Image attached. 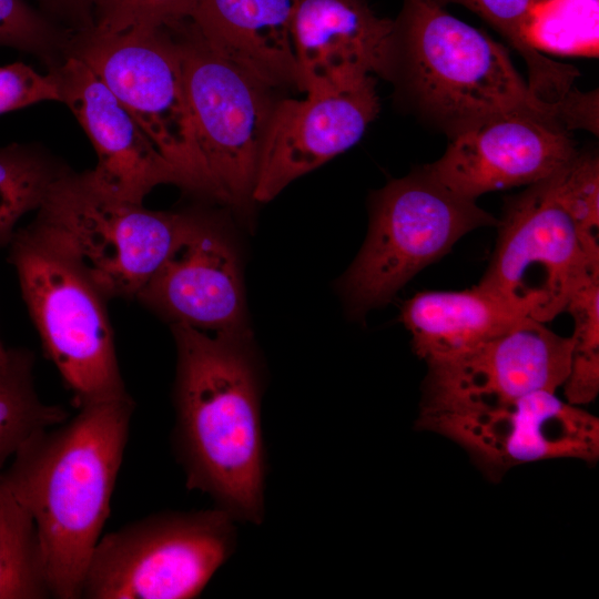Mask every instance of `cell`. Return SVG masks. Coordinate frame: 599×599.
Segmentation results:
<instances>
[{
  "instance_id": "obj_24",
  "label": "cell",
  "mask_w": 599,
  "mask_h": 599,
  "mask_svg": "<svg viewBox=\"0 0 599 599\" xmlns=\"http://www.w3.org/2000/svg\"><path fill=\"white\" fill-rule=\"evenodd\" d=\"M565 311L572 316L575 327L564 395L568 403L581 406L599 392V276L578 287Z\"/></svg>"
},
{
  "instance_id": "obj_3",
  "label": "cell",
  "mask_w": 599,
  "mask_h": 599,
  "mask_svg": "<svg viewBox=\"0 0 599 599\" xmlns=\"http://www.w3.org/2000/svg\"><path fill=\"white\" fill-rule=\"evenodd\" d=\"M77 409L28 438L0 471L35 524L51 597L58 599L80 598L110 514L134 402L128 394Z\"/></svg>"
},
{
  "instance_id": "obj_2",
  "label": "cell",
  "mask_w": 599,
  "mask_h": 599,
  "mask_svg": "<svg viewBox=\"0 0 599 599\" xmlns=\"http://www.w3.org/2000/svg\"><path fill=\"white\" fill-rule=\"evenodd\" d=\"M171 326L177 353L173 446L186 487L209 495L235 521L258 525L267 467L248 334Z\"/></svg>"
},
{
  "instance_id": "obj_11",
  "label": "cell",
  "mask_w": 599,
  "mask_h": 599,
  "mask_svg": "<svg viewBox=\"0 0 599 599\" xmlns=\"http://www.w3.org/2000/svg\"><path fill=\"white\" fill-rule=\"evenodd\" d=\"M417 426L459 444L493 480L526 463L599 457V419L549 390L481 408L420 410Z\"/></svg>"
},
{
  "instance_id": "obj_23",
  "label": "cell",
  "mask_w": 599,
  "mask_h": 599,
  "mask_svg": "<svg viewBox=\"0 0 599 599\" xmlns=\"http://www.w3.org/2000/svg\"><path fill=\"white\" fill-rule=\"evenodd\" d=\"M68 170L32 144L0 149V248L9 246L21 217L42 205Z\"/></svg>"
},
{
  "instance_id": "obj_6",
  "label": "cell",
  "mask_w": 599,
  "mask_h": 599,
  "mask_svg": "<svg viewBox=\"0 0 599 599\" xmlns=\"http://www.w3.org/2000/svg\"><path fill=\"white\" fill-rule=\"evenodd\" d=\"M8 250L43 351L73 405L128 395L103 294L29 225L17 230Z\"/></svg>"
},
{
  "instance_id": "obj_27",
  "label": "cell",
  "mask_w": 599,
  "mask_h": 599,
  "mask_svg": "<svg viewBox=\"0 0 599 599\" xmlns=\"http://www.w3.org/2000/svg\"><path fill=\"white\" fill-rule=\"evenodd\" d=\"M195 0H95V29L173 28L191 20Z\"/></svg>"
},
{
  "instance_id": "obj_16",
  "label": "cell",
  "mask_w": 599,
  "mask_h": 599,
  "mask_svg": "<svg viewBox=\"0 0 599 599\" xmlns=\"http://www.w3.org/2000/svg\"><path fill=\"white\" fill-rule=\"evenodd\" d=\"M135 300L171 325L215 333L246 332L234 248L217 222L204 213Z\"/></svg>"
},
{
  "instance_id": "obj_1",
  "label": "cell",
  "mask_w": 599,
  "mask_h": 599,
  "mask_svg": "<svg viewBox=\"0 0 599 599\" xmlns=\"http://www.w3.org/2000/svg\"><path fill=\"white\" fill-rule=\"evenodd\" d=\"M385 80L396 101L449 140L488 120L524 114L597 132V93L538 98L506 48L430 0H403Z\"/></svg>"
},
{
  "instance_id": "obj_21",
  "label": "cell",
  "mask_w": 599,
  "mask_h": 599,
  "mask_svg": "<svg viewBox=\"0 0 599 599\" xmlns=\"http://www.w3.org/2000/svg\"><path fill=\"white\" fill-rule=\"evenodd\" d=\"M34 354L24 347L8 348L0 363V471L19 447L39 430L69 418L58 405L47 404L34 386Z\"/></svg>"
},
{
  "instance_id": "obj_10",
  "label": "cell",
  "mask_w": 599,
  "mask_h": 599,
  "mask_svg": "<svg viewBox=\"0 0 599 599\" xmlns=\"http://www.w3.org/2000/svg\"><path fill=\"white\" fill-rule=\"evenodd\" d=\"M497 225L495 252L478 285L517 314L548 322L599 276V245L561 202L555 173L508 199Z\"/></svg>"
},
{
  "instance_id": "obj_8",
  "label": "cell",
  "mask_w": 599,
  "mask_h": 599,
  "mask_svg": "<svg viewBox=\"0 0 599 599\" xmlns=\"http://www.w3.org/2000/svg\"><path fill=\"white\" fill-rule=\"evenodd\" d=\"M171 29L195 142L216 201L247 213L278 90L214 50L191 20Z\"/></svg>"
},
{
  "instance_id": "obj_9",
  "label": "cell",
  "mask_w": 599,
  "mask_h": 599,
  "mask_svg": "<svg viewBox=\"0 0 599 599\" xmlns=\"http://www.w3.org/2000/svg\"><path fill=\"white\" fill-rule=\"evenodd\" d=\"M65 57L82 61L109 88L181 173L189 192L216 201L195 142L171 28L73 32Z\"/></svg>"
},
{
  "instance_id": "obj_17",
  "label": "cell",
  "mask_w": 599,
  "mask_h": 599,
  "mask_svg": "<svg viewBox=\"0 0 599 599\" xmlns=\"http://www.w3.org/2000/svg\"><path fill=\"white\" fill-rule=\"evenodd\" d=\"M392 30L393 19L377 16L366 0H295L292 40L301 91L385 79Z\"/></svg>"
},
{
  "instance_id": "obj_18",
  "label": "cell",
  "mask_w": 599,
  "mask_h": 599,
  "mask_svg": "<svg viewBox=\"0 0 599 599\" xmlns=\"http://www.w3.org/2000/svg\"><path fill=\"white\" fill-rule=\"evenodd\" d=\"M295 0H195L192 23L219 53L275 88L301 91L292 40Z\"/></svg>"
},
{
  "instance_id": "obj_13",
  "label": "cell",
  "mask_w": 599,
  "mask_h": 599,
  "mask_svg": "<svg viewBox=\"0 0 599 599\" xmlns=\"http://www.w3.org/2000/svg\"><path fill=\"white\" fill-rule=\"evenodd\" d=\"M377 78L280 98L263 143L254 202H268L297 177L355 145L377 116Z\"/></svg>"
},
{
  "instance_id": "obj_29",
  "label": "cell",
  "mask_w": 599,
  "mask_h": 599,
  "mask_svg": "<svg viewBox=\"0 0 599 599\" xmlns=\"http://www.w3.org/2000/svg\"><path fill=\"white\" fill-rule=\"evenodd\" d=\"M71 32L90 30L95 22V0H39Z\"/></svg>"
},
{
  "instance_id": "obj_15",
  "label": "cell",
  "mask_w": 599,
  "mask_h": 599,
  "mask_svg": "<svg viewBox=\"0 0 599 599\" xmlns=\"http://www.w3.org/2000/svg\"><path fill=\"white\" fill-rule=\"evenodd\" d=\"M577 153L570 130L562 124L511 114L458 134L444 154L427 165L449 190L476 200L496 190L542 181Z\"/></svg>"
},
{
  "instance_id": "obj_26",
  "label": "cell",
  "mask_w": 599,
  "mask_h": 599,
  "mask_svg": "<svg viewBox=\"0 0 599 599\" xmlns=\"http://www.w3.org/2000/svg\"><path fill=\"white\" fill-rule=\"evenodd\" d=\"M561 202L585 236L599 245V161L579 152L555 173Z\"/></svg>"
},
{
  "instance_id": "obj_20",
  "label": "cell",
  "mask_w": 599,
  "mask_h": 599,
  "mask_svg": "<svg viewBox=\"0 0 599 599\" xmlns=\"http://www.w3.org/2000/svg\"><path fill=\"white\" fill-rule=\"evenodd\" d=\"M439 6L449 3L467 8L497 32L521 55L528 71V84L544 101L560 102L575 92L578 70L541 53L531 34L536 0H430Z\"/></svg>"
},
{
  "instance_id": "obj_19",
  "label": "cell",
  "mask_w": 599,
  "mask_h": 599,
  "mask_svg": "<svg viewBox=\"0 0 599 599\" xmlns=\"http://www.w3.org/2000/svg\"><path fill=\"white\" fill-rule=\"evenodd\" d=\"M400 316L414 352L427 364L460 356L524 318L479 285L417 293L404 303Z\"/></svg>"
},
{
  "instance_id": "obj_12",
  "label": "cell",
  "mask_w": 599,
  "mask_h": 599,
  "mask_svg": "<svg viewBox=\"0 0 599 599\" xmlns=\"http://www.w3.org/2000/svg\"><path fill=\"white\" fill-rule=\"evenodd\" d=\"M571 337L524 317L455 358L427 364L420 410L474 409L556 389L566 380Z\"/></svg>"
},
{
  "instance_id": "obj_30",
  "label": "cell",
  "mask_w": 599,
  "mask_h": 599,
  "mask_svg": "<svg viewBox=\"0 0 599 599\" xmlns=\"http://www.w3.org/2000/svg\"><path fill=\"white\" fill-rule=\"evenodd\" d=\"M8 357V348H6L0 339V363H3Z\"/></svg>"
},
{
  "instance_id": "obj_28",
  "label": "cell",
  "mask_w": 599,
  "mask_h": 599,
  "mask_svg": "<svg viewBox=\"0 0 599 599\" xmlns=\"http://www.w3.org/2000/svg\"><path fill=\"white\" fill-rule=\"evenodd\" d=\"M44 101L60 102L55 77L41 74L23 62L0 67V114Z\"/></svg>"
},
{
  "instance_id": "obj_14",
  "label": "cell",
  "mask_w": 599,
  "mask_h": 599,
  "mask_svg": "<svg viewBox=\"0 0 599 599\" xmlns=\"http://www.w3.org/2000/svg\"><path fill=\"white\" fill-rule=\"evenodd\" d=\"M49 71L57 79L60 102L73 113L95 150L97 166L87 172L99 190L139 204L161 184L187 191L181 173L87 64L65 57Z\"/></svg>"
},
{
  "instance_id": "obj_4",
  "label": "cell",
  "mask_w": 599,
  "mask_h": 599,
  "mask_svg": "<svg viewBox=\"0 0 599 599\" xmlns=\"http://www.w3.org/2000/svg\"><path fill=\"white\" fill-rule=\"evenodd\" d=\"M201 215L145 209L102 192L87 171L68 170L28 225L108 301L135 300Z\"/></svg>"
},
{
  "instance_id": "obj_25",
  "label": "cell",
  "mask_w": 599,
  "mask_h": 599,
  "mask_svg": "<svg viewBox=\"0 0 599 599\" xmlns=\"http://www.w3.org/2000/svg\"><path fill=\"white\" fill-rule=\"evenodd\" d=\"M71 35L24 0H0V47L33 54L50 69L64 60Z\"/></svg>"
},
{
  "instance_id": "obj_7",
  "label": "cell",
  "mask_w": 599,
  "mask_h": 599,
  "mask_svg": "<svg viewBox=\"0 0 599 599\" xmlns=\"http://www.w3.org/2000/svg\"><path fill=\"white\" fill-rule=\"evenodd\" d=\"M235 520L214 506L166 511L101 536L80 598L192 599L235 549Z\"/></svg>"
},
{
  "instance_id": "obj_22",
  "label": "cell",
  "mask_w": 599,
  "mask_h": 599,
  "mask_svg": "<svg viewBox=\"0 0 599 599\" xmlns=\"http://www.w3.org/2000/svg\"><path fill=\"white\" fill-rule=\"evenodd\" d=\"M50 597L35 524L0 476V599Z\"/></svg>"
},
{
  "instance_id": "obj_5",
  "label": "cell",
  "mask_w": 599,
  "mask_h": 599,
  "mask_svg": "<svg viewBox=\"0 0 599 599\" xmlns=\"http://www.w3.org/2000/svg\"><path fill=\"white\" fill-rule=\"evenodd\" d=\"M497 220L444 185L428 165L389 181L370 200L367 238L338 283L353 315L382 306L468 232Z\"/></svg>"
}]
</instances>
